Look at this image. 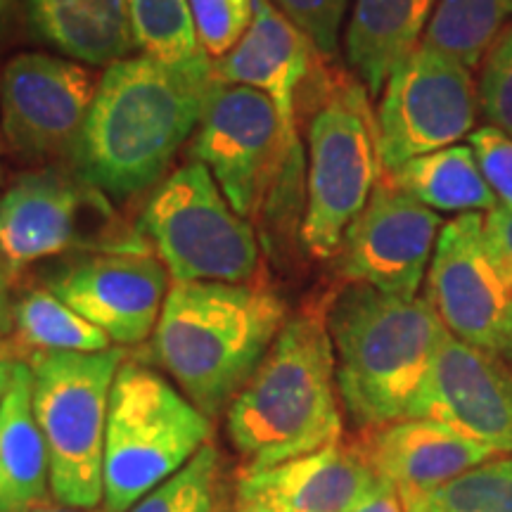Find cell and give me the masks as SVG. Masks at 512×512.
I'll return each instance as SVG.
<instances>
[{
  "mask_svg": "<svg viewBox=\"0 0 512 512\" xmlns=\"http://www.w3.org/2000/svg\"><path fill=\"white\" fill-rule=\"evenodd\" d=\"M273 3L311 38L320 55H335L339 27L349 0H273Z\"/></svg>",
  "mask_w": 512,
  "mask_h": 512,
  "instance_id": "31",
  "label": "cell"
},
{
  "mask_svg": "<svg viewBox=\"0 0 512 512\" xmlns=\"http://www.w3.org/2000/svg\"><path fill=\"white\" fill-rule=\"evenodd\" d=\"M437 211L382 174L366 209L342 242V271L351 283L396 297H415L441 233Z\"/></svg>",
  "mask_w": 512,
  "mask_h": 512,
  "instance_id": "14",
  "label": "cell"
},
{
  "mask_svg": "<svg viewBox=\"0 0 512 512\" xmlns=\"http://www.w3.org/2000/svg\"><path fill=\"white\" fill-rule=\"evenodd\" d=\"M484 235L491 252L512 278V209L496 207L484 214Z\"/></svg>",
  "mask_w": 512,
  "mask_h": 512,
  "instance_id": "33",
  "label": "cell"
},
{
  "mask_svg": "<svg viewBox=\"0 0 512 512\" xmlns=\"http://www.w3.org/2000/svg\"><path fill=\"white\" fill-rule=\"evenodd\" d=\"M140 228L174 283H252L261 247L202 162L178 166L152 192Z\"/></svg>",
  "mask_w": 512,
  "mask_h": 512,
  "instance_id": "9",
  "label": "cell"
},
{
  "mask_svg": "<svg viewBox=\"0 0 512 512\" xmlns=\"http://www.w3.org/2000/svg\"><path fill=\"white\" fill-rule=\"evenodd\" d=\"M356 441L375 475L399 491L403 505L496 458L489 448L422 418L389 422L361 432Z\"/></svg>",
  "mask_w": 512,
  "mask_h": 512,
  "instance_id": "17",
  "label": "cell"
},
{
  "mask_svg": "<svg viewBox=\"0 0 512 512\" xmlns=\"http://www.w3.org/2000/svg\"><path fill=\"white\" fill-rule=\"evenodd\" d=\"M34 36L88 67H110L136 48L131 0H22Z\"/></svg>",
  "mask_w": 512,
  "mask_h": 512,
  "instance_id": "20",
  "label": "cell"
},
{
  "mask_svg": "<svg viewBox=\"0 0 512 512\" xmlns=\"http://www.w3.org/2000/svg\"><path fill=\"white\" fill-rule=\"evenodd\" d=\"M131 24L136 48L147 57L171 67L207 60L197 41L188 0H131Z\"/></svg>",
  "mask_w": 512,
  "mask_h": 512,
  "instance_id": "26",
  "label": "cell"
},
{
  "mask_svg": "<svg viewBox=\"0 0 512 512\" xmlns=\"http://www.w3.org/2000/svg\"><path fill=\"white\" fill-rule=\"evenodd\" d=\"M233 512H287L280 508H273L268 503H259V501H245V498H235Z\"/></svg>",
  "mask_w": 512,
  "mask_h": 512,
  "instance_id": "38",
  "label": "cell"
},
{
  "mask_svg": "<svg viewBox=\"0 0 512 512\" xmlns=\"http://www.w3.org/2000/svg\"><path fill=\"white\" fill-rule=\"evenodd\" d=\"M406 512H512V456L472 467L432 494L408 503Z\"/></svg>",
  "mask_w": 512,
  "mask_h": 512,
  "instance_id": "27",
  "label": "cell"
},
{
  "mask_svg": "<svg viewBox=\"0 0 512 512\" xmlns=\"http://www.w3.org/2000/svg\"><path fill=\"white\" fill-rule=\"evenodd\" d=\"M221 489L223 458L209 441L188 465L157 484L128 512H219Z\"/></svg>",
  "mask_w": 512,
  "mask_h": 512,
  "instance_id": "28",
  "label": "cell"
},
{
  "mask_svg": "<svg viewBox=\"0 0 512 512\" xmlns=\"http://www.w3.org/2000/svg\"><path fill=\"white\" fill-rule=\"evenodd\" d=\"M375 482L358 441L339 439L266 470H242L235 498L287 512H349Z\"/></svg>",
  "mask_w": 512,
  "mask_h": 512,
  "instance_id": "18",
  "label": "cell"
},
{
  "mask_svg": "<svg viewBox=\"0 0 512 512\" xmlns=\"http://www.w3.org/2000/svg\"><path fill=\"white\" fill-rule=\"evenodd\" d=\"M214 434V422L169 380L138 361L114 377L107 413L102 505L128 512L157 484L188 465Z\"/></svg>",
  "mask_w": 512,
  "mask_h": 512,
  "instance_id": "6",
  "label": "cell"
},
{
  "mask_svg": "<svg viewBox=\"0 0 512 512\" xmlns=\"http://www.w3.org/2000/svg\"><path fill=\"white\" fill-rule=\"evenodd\" d=\"M320 55L311 38L273 0H254V17L238 46L214 62V76L228 86L266 93L290 126H297L299 93Z\"/></svg>",
  "mask_w": 512,
  "mask_h": 512,
  "instance_id": "19",
  "label": "cell"
},
{
  "mask_svg": "<svg viewBox=\"0 0 512 512\" xmlns=\"http://www.w3.org/2000/svg\"><path fill=\"white\" fill-rule=\"evenodd\" d=\"M226 432L245 470H266L342 439L328 309L309 306L287 318L230 401Z\"/></svg>",
  "mask_w": 512,
  "mask_h": 512,
  "instance_id": "2",
  "label": "cell"
},
{
  "mask_svg": "<svg viewBox=\"0 0 512 512\" xmlns=\"http://www.w3.org/2000/svg\"><path fill=\"white\" fill-rule=\"evenodd\" d=\"M100 79L86 64L46 53H19L0 76V126L24 159L72 155Z\"/></svg>",
  "mask_w": 512,
  "mask_h": 512,
  "instance_id": "13",
  "label": "cell"
},
{
  "mask_svg": "<svg viewBox=\"0 0 512 512\" xmlns=\"http://www.w3.org/2000/svg\"><path fill=\"white\" fill-rule=\"evenodd\" d=\"M10 278L5 268L0 266V337L10 335L15 330V306L10 302Z\"/></svg>",
  "mask_w": 512,
  "mask_h": 512,
  "instance_id": "35",
  "label": "cell"
},
{
  "mask_svg": "<svg viewBox=\"0 0 512 512\" xmlns=\"http://www.w3.org/2000/svg\"><path fill=\"white\" fill-rule=\"evenodd\" d=\"M349 512H406V505H403L399 491L392 484L377 477V482L370 486L368 494Z\"/></svg>",
  "mask_w": 512,
  "mask_h": 512,
  "instance_id": "34",
  "label": "cell"
},
{
  "mask_svg": "<svg viewBox=\"0 0 512 512\" xmlns=\"http://www.w3.org/2000/svg\"><path fill=\"white\" fill-rule=\"evenodd\" d=\"M337 389L361 432L411 418L448 330L427 299L351 283L328 309Z\"/></svg>",
  "mask_w": 512,
  "mask_h": 512,
  "instance_id": "4",
  "label": "cell"
},
{
  "mask_svg": "<svg viewBox=\"0 0 512 512\" xmlns=\"http://www.w3.org/2000/svg\"><path fill=\"white\" fill-rule=\"evenodd\" d=\"M190 155L202 162L242 219L268 223L294 209L302 143L266 93L214 83Z\"/></svg>",
  "mask_w": 512,
  "mask_h": 512,
  "instance_id": "5",
  "label": "cell"
},
{
  "mask_svg": "<svg viewBox=\"0 0 512 512\" xmlns=\"http://www.w3.org/2000/svg\"><path fill=\"white\" fill-rule=\"evenodd\" d=\"M477 98L489 126L501 128L512 138V27L484 55Z\"/></svg>",
  "mask_w": 512,
  "mask_h": 512,
  "instance_id": "30",
  "label": "cell"
},
{
  "mask_svg": "<svg viewBox=\"0 0 512 512\" xmlns=\"http://www.w3.org/2000/svg\"><path fill=\"white\" fill-rule=\"evenodd\" d=\"M411 418L439 422L460 437L512 453V370L508 361L448 332Z\"/></svg>",
  "mask_w": 512,
  "mask_h": 512,
  "instance_id": "15",
  "label": "cell"
},
{
  "mask_svg": "<svg viewBox=\"0 0 512 512\" xmlns=\"http://www.w3.org/2000/svg\"><path fill=\"white\" fill-rule=\"evenodd\" d=\"M124 349L95 354H34V415L50 456L53 501L100 508L107 413Z\"/></svg>",
  "mask_w": 512,
  "mask_h": 512,
  "instance_id": "8",
  "label": "cell"
},
{
  "mask_svg": "<svg viewBox=\"0 0 512 512\" xmlns=\"http://www.w3.org/2000/svg\"><path fill=\"white\" fill-rule=\"evenodd\" d=\"M384 176L432 211L489 214L498 207L475 152L467 145H451L415 157Z\"/></svg>",
  "mask_w": 512,
  "mask_h": 512,
  "instance_id": "23",
  "label": "cell"
},
{
  "mask_svg": "<svg viewBox=\"0 0 512 512\" xmlns=\"http://www.w3.org/2000/svg\"><path fill=\"white\" fill-rule=\"evenodd\" d=\"M380 95L375 119L384 174L456 145L475 126L479 98L470 69L439 50L415 48Z\"/></svg>",
  "mask_w": 512,
  "mask_h": 512,
  "instance_id": "11",
  "label": "cell"
},
{
  "mask_svg": "<svg viewBox=\"0 0 512 512\" xmlns=\"http://www.w3.org/2000/svg\"><path fill=\"white\" fill-rule=\"evenodd\" d=\"M17 361H19V356H17L15 347H12L10 342H3V339H0V406H3L5 394H8V387H10L12 373H15Z\"/></svg>",
  "mask_w": 512,
  "mask_h": 512,
  "instance_id": "36",
  "label": "cell"
},
{
  "mask_svg": "<svg viewBox=\"0 0 512 512\" xmlns=\"http://www.w3.org/2000/svg\"><path fill=\"white\" fill-rule=\"evenodd\" d=\"M67 252H140L145 240L121 223L107 195L76 171L41 169L0 195V266L8 278Z\"/></svg>",
  "mask_w": 512,
  "mask_h": 512,
  "instance_id": "10",
  "label": "cell"
},
{
  "mask_svg": "<svg viewBox=\"0 0 512 512\" xmlns=\"http://www.w3.org/2000/svg\"><path fill=\"white\" fill-rule=\"evenodd\" d=\"M512 0H439L420 46L477 67L503 34Z\"/></svg>",
  "mask_w": 512,
  "mask_h": 512,
  "instance_id": "25",
  "label": "cell"
},
{
  "mask_svg": "<svg viewBox=\"0 0 512 512\" xmlns=\"http://www.w3.org/2000/svg\"><path fill=\"white\" fill-rule=\"evenodd\" d=\"M200 48L211 62L238 46L254 17V0H188Z\"/></svg>",
  "mask_w": 512,
  "mask_h": 512,
  "instance_id": "29",
  "label": "cell"
},
{
  "mask_svg": "<svg viewBox=\"0 0 512 512\" xmlns=\"http://www.w3.org/2000/svg\"><path fill=\"white\" fill-rule=\"evenodd\" d=\"M214 83L209 57L188 67L147 55L110 64L72 152L74 171L112 197L150 188L200 126Z\"/></svg>",
  "mask_w": 512,
  "mask_h": 512,
  "instance_id": "1",
  "label": "cell"
},
{
  "mask_svg": "<svg viewBox=\"0 0 512 512\" xmlns=\"http://www.w3.org/2000/svg\"><path fill=\"white\" fill-rule=\"evenodd\" d=\"M427 302L453 337L512 361V278L486 242L484 214H460L441 228Z\"/></svg>",
  "mask_w": 512,
  "mask_h": 512,
  "instance_id": "12",
  "label": "cell"
},
{
  "mask_svg": "<svg viewBox=\"0 0 512 512\" xmlns=\"http://www.w3.org/2000/svg\"><path fill=\"white\" fill-rule=\"evenodd\" d=\"M287 323L278 292L259 283H174L152 354L207 418H219Z\"/></svg>",
  "mask_w": 512,
  "mask_h": 512,
  "instance_id": "3",
  "label": "cell"
},
{
  "mask_svg": "<svg viewBox=\"0 0 512 512\" xmlns=\"http://www.w3.org/2000/svg\"><path fill=\"white\" fill-rule=\"evenodd\" d=\"M19 3H22V0H0V41L8 36L10 22L12 17H15V10Z\"/></svg>",
  "mask_w": 512,
  "mask_h": 512,
  "instance_id": "37",
  "label": "cell"
},
{
  "mask_svg": "<svg viewBox=\"0 0 512 512\" xmlns=\"http://www.w3.org/2000/svg\"><path fill=\"white\" fill-rule=\"evenodd\" d=\"M309 121V171L302 242L316 259H330L342 249L344 235L366 209L384 174L377 119L368 91L347 74L323 69L313 83Z\"/></svg>",
  "mask_w": 512,
  "mask_h": 512,
  "instance_id": "7",
  "label": "cell"
},
{
  "mask_svg": "<svg viewBox=\"0 0 512 512\" xmlns=\"http://www.w3.org/2000/svg\"><path fill=\"white\" fill-rule=\"evenodd\" d=\"M19 361L34 354H95L112 349V339L79 316L53 290H31L15 304V339Z\"/></svg>",
  "mask_w": 512,
  "mask_h": 512,
  "instance_id": "24",
  "label": "cell"
},
{
  "mask_svg": "<svg viewBox=\"0 0 512 512\" xmlns=\"http://www.w3.org/2000/svg\"><path fill=\"white\" fill-rule=\"evenodd\" d=\"M470 145L496 200L512 209V138L501 128L484 126L470 133Z\"/></svg>",
  "mask_w": 512,
  "mask_h": 512,
  "instance_id": "32",
  "label": "cell"
},
{
  "mask_svg": "<svg viewBox=\"0 0 512 512\" xmlns=\"http://www.w3.org/2000/svg\"><path fill=\"white\" fill-rule=\"evenodd\" d=\"M439 0H356L347 38V60L370 95L382 93L399 64L422 43Z\"/></svg>",
  "mask_w": 512,
  "mask_h": 512,
  "instance_id": "22",
  "label": "cell"
},
{
  "mask_svg": "<svg viewBox=\"0 0 512 512\" xmlns=\"http://www.w3.org/2000/svg\"><path fill=\"white\" fill-rule=\"evenodd\" d=\"M34 375L17 361L0 406V512H29L53 501L50 456L34 415Z\"/></svg>",
  "mask_w": 512,
  "mask_h": 512,
  "instance_id": "21",
  "label": "cell"
},
{
  "mask_svg": "<svg viewBox=\"0 0 512 512\" xmlns=\"http://www.w3.org/2000/svg\"><path fill=\"white\" fill-rule=\"evenodd\" d=\"M169 271L150 252H105L76 261L50 280L64 304L128 347L155 335L169 294Z\"/></svg>",
  "mask_w": 512,
  "mask_h": 512,
  "instance_id": "16",
  "label": "cell"
},
{
  "mask_svg": "<svg viewBox=\"0 0 512 512\" xmlns=\"http://www.w3.org/2000/svg\"><path fill=\"white\" fill-rule=\"evenodd\" d=\"M29 512H107L105 508H93V510H86V508H67V505H60V503H55V501H50V503H46V505H38V508H34V510H29Z\"/></svg>",
  "mask_w": 512,
  "mask_h": 512,
  "instance_id": "39",
  "label": "cell"
}]
</instances>
